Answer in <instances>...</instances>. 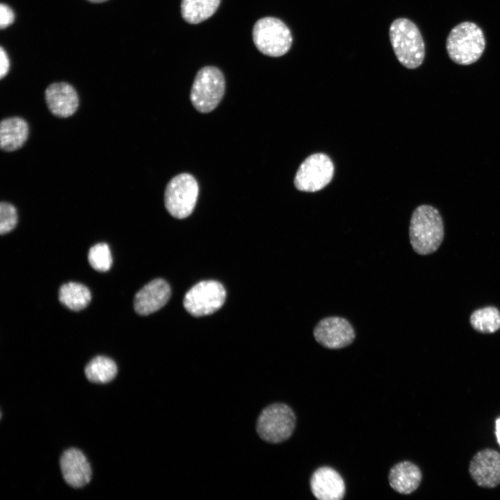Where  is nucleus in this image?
I'll return each mask as SVG.
<instances>
[{"label":"nucleus","instance_id":"a211bd4d","mask_svg":"<svg viewBox=\"0 0 500 500\" xmlns=\"http://www.w3.org/2000/svg\"><path fill=\"white\" fill-rule=\"evenodd\" d=\"M221 0H182L181 12L188 23L197 24L210 17L217 10Z\"/></svg>","mask_w":500,"mask_h":500},{"label":"nucleus","instance_id":"b1692460","mask_svg":"<svg viewBox=\"0 0 500 500\" xmlns=\"http://www.w3.org/2000/svg\"><path fill=\"white\" fill-rule=\"evenodd\" d=\"M15 15L10 6L1 3L0 5V27L4 29L13 24Z\"/></svg>","mask_w":500,"mask_h":500},{"label":"nucleus","instance_id":"f8f14e48","mask_svg":"<svg viewBox=\"0 0 500 500\" xmlns=\"http://www.w3.org/2000/svg\"><path fill=\"white\" fill-rule=\"evenodd\" d=\"M45 101L50 112L58 117H69L78 109L79 99L74 87L67 82H55L44 92Z\"/></svg>","mask_w":500,"mask_h":500},{"label":"nucleus","instance_id":"1a4fd4ad","mask_svg":"<svg viewBox=\"0 0 500 500\" xmlns=\"http://www.w3.org/2000/svg\"><path fill=\"white\" fill-rule=\"evenodd\" d=\"M333 172V163L327 155L312 154L300 165L294 177V186L303 192L319 191L331 182Z\"/></svg>","mask_w":500,"mask_h":500},{"label":"nucleus","instance_id":"412c9836","mask_svg":"<svg viewBox=\"0 0 500 500\" xmlns=\"http://www.w3.org/2000/svg\"><path fill=\"white\" fill-rule=\"evenodd\" d=\"M469 323L476 332L494 333L500 329V310L492 306L475 310L470 315Z\"/></svg>","mask_w":500,"mask_h":500},{"label":"nucleus","instance_id":"9d476101","mask_svg":"<svg viewBox=\"0 0 500 500\" xmlns=\"http://www.w3.org/2000/svg\"><path fill=\"white\" fill-rule=\"evenodd\" d=\"M317 342L329 349H339L350 345L356 332L350 322L339 316L326 317L319 320L313 329Z\"/></svg>","mask_w":500,"mask_h":500},{"label":"nucleus","instance_id":"0eeeda50","mask_svg":"<svg viewBox=\"0 0 500 500\" xmlns=\"http://www.w3.org/2000/svg\"><path fill=\"white\" fill-rule=\"evenodd\" d=\"M199 195V185L190 174L182 173L167 184L164 201L168 212L174 217L183 219L193 212Z\"/></svg>","mask_w":500,"mask_h":500},{"label":"nucleus","instance_id":"f257e3e1","mask_svg":"<svg viewBox=\"0 0 500 500\" xmlns=\"http://www.w3.org/2000/svg\"><path fill=\"white\" fill-rule=\"evenodd\" d=\"M444 227L442 217L435 207L422 204L413 211L409 226L411 247L417 254L435 252L442 243Z\"/></svg>","mask_w":500,"mask_h":500},{"label":"nucleus","instance_id":"bb28decb","mask_svg":"<svg viewBox=\"0 0 500 500\" xmlns=\"http://www.w3.org/2000/svg\"><path fill=\"white\" fill-rule=\"evenodd\" d=\"M86 1H88V2L92 3H102L106 1H108V0H86Z\"/></svg>","mask_w":500,"mask_h":500},{"label":"nucleus","instance_id":"6ab92c4d","mask_svg":"<svg viewBox=\"0 0 500 500\" xmlns=\"http://www.w3.org/2000/svg\"><path fill=\"white\" fill-rule=\"evenodd\" d=\"M91 298L90 290L80 283L68 282L59 289L60 302L72 310L84 309L90 303Z\"/></svg>","mask_w":500,"mask_h":500},{"label":"nucleus","instance_id":"423d86ee","mask_svg":"<svg viewBox=\"0 0 500 500\" xmlns=\"http://www.w3.org/2000/svg\"><path fill=\"white\" fill-rule=\"evenodd\" d=\"M252 36L259 51L271 57L285 55L292 44V36L288 26L281 19L273 17L258 19L253 27Z\"/></svg>","mask_w":500,"mask_h":500},{"label":"nucleus","instance_id":"5701e85b","mask_svg":"<svg viewBox=\"0 0 500 500\" xmlns=\"http://www.w3.org/2000/svg\"><path fill=\"white\" fill-rule=\"evenodd\" d=\"M17 224V212L15 207L2 201L0 204V233H8L12 231Z\"/></svg>","mask_w":500,"mask_h":500},{"label":"nucleus","instance_id":"aec40b11","mask_svg":"<svg viewBox=\"0 0 500 500\" xmlns=\"http://www.w3.org/2000/svg\"><path fill=\"white\" fill-rule=\"evenodd\" d=\"M117 373L116 363L111 358L97 356L92 358L85 367L87 379L94 383H107L113 380Z\"/></svg>","mask_w":500,"mask_h":500},{"label":"nucleus","instance_id":"393cba45","mask_svg":"<svg viewBox=\"0 0 500 500\" xmlns=\"http://www.w3.org/2000/svg\"><path fill=\"white\" fill-rule=\"evenodd\" d=\"M10 69V60L6 51L3 47L0 48V78L7 75Z\"/></svg>","mask_w":500,"mask_h":500},{"label":"nucleus","instance_id":"4468645a","mask_svg":"<svg viewBox=\"0 0 500 500\" xmlns=\"http://www.w3.org/2000/svg\"><path fill=\"white\" fill-rule=\"evenodd\" d=\"M60 465L65 481L72 488H83L91 480V466L86 456L78 449L65 450L61 455Z\"/></svg>","mask_w":500,"mask_h":500},{"label":"nucleus","instance_id":"ddd939ff","mask_svg":"<svg viewBox=\"0 0 500 500\" xmlns=\"http://www.w3.org/2000/svg\"><path fill=\"white\" fill-rule=\"evenodd\" d=\"M310 486L312 494L319 500H341L346 492L343 478L327 466L320 467L312 473Z\"/></svg>","mask_w":500,"mask_h":500},{"label":"nucleus","instance_id":"39448f33","mask_svg":"<svg viewBox=\"0 0 500 500\" xmlns=\"http://www.w3.org/2000/svg\"><path fill=\"white\" fill-rule=\"evenodd\" d=\"M225 92V78L215 66H206L197 73L190 94L194 108L208 113L217 108Z\"/></svg>","mask_w":500,"mask_h":500},{"label":"nucleus","instance_id":"f3484780","mask_svg":"<svg viewBox=\"0 0 500 500\" xmlns=\"http://www.w3.org/2000/svg\"><path fill=\"white\" fill-rule=\"evenodd\" d=\"M28 126L19 117H8L0 124V147L5 151H13L20 149L27 140Z\"/></svg>","mask_w":500,"mask_h":500},{"label":"nucleus","instance_id":"20e7f679","mask_svg":"<svg viewBox=\"0 0 500 500\" xmlns=\"http://www.w3.org/2000/svg\"><path fill=\"white\" fill-rule=\"evenodd\" d=\"M297 419L292 408L282 402L265 407L256 424L260 438L270 444H279L288 440L296 427Z\"/></svg>","mask_w":500,"mask_h":500},{"label":"nucleus","instance_id":"6e6552de","mask_svg":"<svg viewBox=\"0 0 500 500\" xmlns=\"http://www.w3.org/2000/svg\"><path fill=\"white\" fill-rule=\"evenodd\" d=\"M226 295V290L219 282L203 281L194 285L185 294L183 306L193 316L208 315L223 306Z\"/></svg>","mask_w":500,"mask_h":500},{"label":"nucleus","instance_id":"9b49d317","mask_svg":"<svg viewBox=\"0 0 500 500\" xmlns=\"http://www.w3.org/2000/svg\"><path fill=\"white\" fill-rule=\"evenodd\" d=\"M468 472L480 488L494 489L500 485V452L486 447L478 451L469 460Z\"/></svg>","mask_w":500,"mask_h":500},{"label":"nucleus","instance_id":"a878e982","mask_svg":"<svg viewBox=\"0 0 500 500\" xmlns=\"http://www.w3.org/2000/svg\"><path fill=\"white\" fill-rule=\"evenodd\" d=\"M496 436L500 446V417L496 420Z\"/></svg>","mask_w":500,"mask_h":500},{"label":"nucleus","instance_id":"4be33fe9","mask_svg":"<svg viewBox=\"0 0 500 500\" xmlns=\"http://www.w3.org/2000/svg\"><path fill=\"white\" fill-rule=\"evenodd\" d=\"M88 258L91 267L98 272H107L112 266V255L106 243H97L92 246L89 250Z\"/></svg>","mask_w":500,"mask_h":500},{"label":"nucleus","instance_id":"2eb2a0df","mask_svg":"<svg viewBox=\"0 0 500 500\" xmlns=\"http://www.w3.org/2000/svg\"><path fill=\"white\" fill-rule=\"evenodd\" d=\"M171 296L169 284L162 278H156L141 288L134 297V308L141 315L151 314L168 301Z\"/></svg>","mask_w":500,"mask_h":500},{"label":"nucleus","instance_id":"dca6fc26","mask_svg":"<svg viewBox=\"0 0 500 500\" xmlns=\"http://www.w3.org/2000/svg\"><path fill=\"white\" fill-rule=\"evenodd\" d=\"M423 478L421 469L409 460L395 464L390 470L388 480L391 488L401 494H410L419 487Z\"/></svg>","mask_w":500,"mask_h":500},{"label":"nucleus","instance_id":"f03ea898","mask_svg":"<svg viewBox=\"0 0 500 500\" xmlns=\"http://www.w3.org/2000/svg\"><path fill=\"white\" fill-rule=\"evenodd\" d=\"M389 35L395 56L403 66L415 69L422 64L425 45L415 23L406 18H398L391 24Z\"/></svg>","mask_w":500,"mask_h":500},{"label":"nucleus","instance_id":"7ed1b4c3","mask_svg":"<svg viewBox=\"0 0 500 500\" xmlns=\"http://www.w3.org/2000/svg\"><path fill=\"white\" fill-rule=\"evenodd\" d=\"M485 47L482 29L475 23L463 22L454 26L446 40L449 57L455 63L469 65L476 62Z\"/></svg>","mask_w":500,"mask_h":500}]
</instances>
